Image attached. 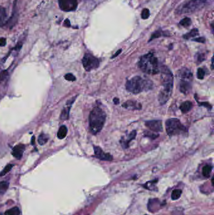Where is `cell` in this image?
Masks as SVG:
<instances>
[{
    "label": "cell",
    "instance_id": "1",
    "mask_svg": "<svg viewBox=\"0 0 214 215\" xmlns=\"http://www.w3.org/2000/svg\"><path fill=\"white\" fill-rule=\"evenodd\" d=\"M161 82L162 88L158 95V101L163 105L169 100L173 87V76L166 66L161 69Z\"/></svg>",
    "mask_w": 214,
    "mask_h": 215
},
{
    "label": "cell",
    "instance_id": "2",
    "mask_svg": "<svg viewBox=\"0 0 214 215\" xmlns=\"http://www.w3.org/2000/svg\"><path fill=\"white\" fill-rule=\"evenodd\" d=\"M106 115L100 107H95L89 115V127L92 134H98L104 125Z\"/></svg>",
    "mask_w": 214,
    "mask_h": 215
},
{
    "label": "cell",
    "instance_id": "3",
    "mask_svg": "<svg viewBox=\"0 0 214 215\" xmlns=\"http://www.w3.org/2000/svg\"><path fill=\"white\" fill-rule=\"evenodd\" d=\"M126 88L127 91L138 94L151 90L153 88V83L150 79H143L140 76H135L127 81Z\"/></svg>",
    "mask_w": 214,
    "mask_h": 215
},
{
    "label": "cell",
    "instance_id": "4",
    "mask_svg": "<svg viewBox=\"0 0 214 215\" xmlns=\"http://www.w3.org/2000/svg\"><path fill=\"white\" fill-rule=\"evenodd\" d=\"M141 71L150 75H154L159 72L158 58L153 53H148L141 57L138 62Z\"/></svg>",
    "mask_w": 214,
    "mask_h": 215
},
{
    "label": "cell",
    "instance_id": "5",
    "mask_svg": "<svg viewBox=\"0 0 214 215\" xmlns=\"http://www.w3.org/2000/svg\"><path fill=\"white\" fill-rule=\"evenodd\" d=\"M165 127L167 134L169 136L184 135L188 132L186 128L183 125L180 121L177 118H170L167 120Z\"/></svg>",
    "mask_w": 214,
    "mask_h": 215
},
{
    "label": "cell",
    "instance_id": "6",
    "mask_svg": "<svg viewBox=\"0 0 214 215\" xmlns=\"http://www.w3.org/2000/svg\"><path fill=\"white\" fill-rule=\"evenodd\" d=\"M82 65L86 71H91L99 66L98 58L90 54H85L82 58Z\"/></svg>",
    "mask_w": 214,
    "mask_h": 215
},
{
    "label": "cell",
    "instance_id": "7",
    "mask_svg": "<svg viewBox=\"0 0 214 215\" xmlns=\"http://www.w3.org/2000/svg\"><path fill=\"white\" fill-rule=\"evenodd\" d=\"M58 5L60 8L64 11H75L77 8V0H58Z\"/></svg>",
    "mask_w": 214,
    "mask_h": 215
},
{
    "label": "cell",
    "instance_id": "8",
    "mask_svg": "<svg viewBox=\"0 0 214 215\" xmlns=\"http://www.w3.org/2000/svg\"><path fill=\"white\" fill-rule=\"evenodd\" d=\"M207 1V0H191L187 4L184 5V8L182 9L183 12L193 11L199 8L200 6H204Z\"/></svg>",
    "mask_w": 214,
    "mask_h": 215
},
{
    "label": "cell",
    "instance_id": "9",
    "mask_svg": "<svg viewBox=\"0 0 214 215\" xmlns=\"http://www.w3.org/2000/svg\"><path fill=\"white\" fill-rule=\"evenodd\" d=\"M94 150L95 153V157L97 159L105 161H111L112 160V156L109 153L104 152L99 147H94Z\"/></svg>",
    "mask_w": 214,
    "mask_h": 215
},
{
    "label": "cell",
    "instance_id": "10",
    "mask_svg": "<svg viewBox=\"0 0 214 215\" xmlns=\"http://www.w3.org/2000/svg\"><path fill=\"white\" fill-rule=\"evenodd\" d=\"M145 125L154 132H161L163 131V125L161 120H151L145 123Z\"/></svg>",
    "mask_w": 214,
    "mask_h": 215
},
{
    "label": "cell",
    "instance_id": "11",
    "mask_svg": "<svg viewBox=\"0 0 214 215\" xmlns=\"http://www.w3.org/2000/svg\"><path fill=\"white\" fill-rule=\"evenodd\" d=\"M179 88H180V91L181 93L185 94V95L188 94L192 89L191 80L180 79Z\"/></svg>",
    "mask_w": 214,
    "mask_h": 215
},
{
    "label": "cell",
    "instance_id": "12",
    "mask_svg": "<svg viewBox=\"0 0 214 215\" xmlns=\"http://www.w3.org/2000/svg\"><path fill=\"white\" fill-rule=\"evenodd\" d=\"M25 150V146L22 144L18 145L15 146L12 151V155L14 157L17 159H20L22 156L23 152Z\"/></svg>",
    "mask_w": 214,
    "mask_h": 215
},
{
    "label": "cell",
    "instance_id": "13",
    "mask_svg": "<svg viewBox=\"0 0 214 215\" xmlns=\"http://www.w3.org/2000/svg\"><path fill=\"white\" fill-rule=\"evenodd\" d=\"M178 76L180 77V79H188L191 80L192 78V73L189 69L186 67H183L179 71Z\"/></svg>",
    "mask_w": 214,
    "mask_h": 215
},
{
    "label": "cell",
    "instance_id": "14",
    "mask_svg": "<svg viewBox=\"0 0 214 215\" xmlns=\"http://www.w3.org/2000/svg\"><path fill=\"white\" fill-rule=\"evenodd\" d=\"M123 106L126 109H141V105L134 101H127L125 103L123 104Z\"/></svg>",
    "mask_w": 214,
    "mask_h": 215
},
{
    "label": "cell",
    "instance_id": "15",
    "mask_svg": "<svg viewBox=\"0 0 214 215\" xmlns=\"http://www.w3.org/2000/svg\"><path fill=\"white\" fill-rule=\"evenodd\" d=\"M8 22L6 11L5 8L0 6V26L6 25Z\"/></svg>",
    "mask_w": 214,
    "mask_h": 215
},
{
    "label": "cell",
    "instance_id": "16",
    "mask_svg": "<svg viewBox=\"0 0 214 215\" xmlns=\"http://www.w3.org/2000/svg\"><path fill=\"white\" fill-rule=\"evenodd\" d=\"M136 136V131L134 130L130 134L129 136H128V139L127 140L123 139L121 141V143L123 148H127L128 147H129L130 142L131 141V140L135 139Z\"/></svg>",
    "mask_w": 214,
    "mask_h": 215
},
{
    "label": "cell",
    "instance_id": "17",
    "mask_svg": "<svg viewBox=\"0 0 214 215\" xmlns=\"http://www.w3.org/2000/svg\"><path fill=\"white\" fill-rule=\"evenodd\" d=\"M192 107H193L192 103L191 102V101H185V102H184L180 105V109L182 113H186L189 111L191 110Z\"/></svg>",
    "mask_w": 214,
    "mask_h": 215
},
{
    "label": "cell",
    "instance_id": "18",
    "mask_svg": "<svg viewBox=\"0 0 214 215\" xmlns=\"http://www.w3.org/2000/svg\"><path fill=\"white\" fill-rule=\"evenodd\" d=\"M67 134V128L65 125H62L60 127L57 133V136L59 139L64 138Z\"/></svg>",
    "mask_w": 214,
    "mask_h": 215
},
{
    "label": "cell",
    "instance_id": "19",
    "mask_svg": "<svg viewBox=\"0 0 214 215\" xmlns=\"http://www.w3.org/2000/svg\"><path fill=\"white\" fill-rule=\"evenodd\" d=\"M48 135L45 134H41L38 136V142L40 145H44L48 140Z\"/></svg>",
    "mask_w": 214,
    "mask_h": 215
},
{
    "label": "cell",
    "instance_id": "20",
    "mask_svg": "<svg viewBox=\"0 0 214 215\" xmlns=\"http://www.w3.org/2000/svg\"><path fill=\"white\" fill-rule=\"evenodd\" d=\"M71 106H69L67 108H65L63 110H62L61 115H60V118L62 120H67L69 116V112L70 109H71Z\"/></svg>",
    "mask_w": 214,
    "mask_h": 215
},
{
    "label": "cell",
    "instance_id": "21",
    "mask_svg": "<svg viewBox=\"0 0 214 215\" xmlns=\"http://www.w3.org/2000/svg\"><path fill=\"white\" fill-rule=\"evenodd\" d=\"M212 170V167L210 165H207L204 167L203 170H202V174L204 176L206 177H208L211 175V173Z\"/></svg>",
    "mask_w": 214,
    "mask_h": 215
},
{
    "label": "cell",
    "instance_id": "22",
    "mask_svg": "<svg viewBox=\"0 0 214 215\" xmlns=\"http://www.w3.org/2000/svg\"><path fill=\"white\" fill-rule=\"evenodd\" d=\"M198 30L196 29H194L190 31L189 33L184 35V38L185 39H189L190 38L198 35Z\"/></svg>",
    "mask_w": 214,
    "mask_h": 215
},
{
    "label": "cell",
    "instance_id": "23",
    "mask_svg": "<svg viewBox=\"0 0 214 215\" xmlns=\"http://www.w3.org/2000/svg\"><path fill=\"white\" fill-rule=\"evenodd\" d=\"M19 214H20V211L17 207H14L5 212V215H19Z\"/></svg>",
    "mask_w": 214,
    "mask_h": 215
},
{
    "label": "cell",
    "instance_id": "24",
    "mask_svg": "<svg viewBox=\"0 0 214 215\" xmlns=\"http://www.w3.org/2000/svg\"><path fill=\"white\" fill-rule=\"evenodd\" d=\"M9 184L6 181H2L0 182V195L5 193L8 188Z\"/></svg>",
    "mask_w": 214,
    "mask_h": 215
},
{
    "label": "cell",
    "instance_id": "25",
    "mask_svg": "<svg viewBox=\"0 0 214 215\" xmlns=\"http://www.w3.org/2000/svg\"><path fill=\"white\" fill-rule=\"evenodd\" d=\"M182 193V191L180 189H175L173 191L172 193V200H177L180 198Z\"/></svg>",
    "mask_w": 214,
    "mask_h": 215
},
{
    "label": "cell",
    "instance_id": "26",
    "mask_svg": "<svg viewBox=\"0 0 214 215\" xmlns=\"http://www.w3.org/2000/svg\"><path fill=\"white\" fill-rule=\"evenodd\" d=\"M192 23V20L191 19L188 18V17H186V18H184L183 19H181V20L180 21V24L183 26H185V27H187V26H189L190 25H191Z\"/></svg>",
    "mask_w": 214,
    "mask_h": 215
},
{
    "label": "cell",
    "instance_id": "27",
    "mask_svg": "<svg viewBox=\"0 0 214 215\" xmlns=\"http://www.w3.org/2000/svg\"><path fill=\"white\" fill-rule=\"evenodd\" d=\"M13 167V164H8V165H7L5 168H4V169L1 172V173H0V176H3V175H6L7 173H8L11 170V169H12Z\"/></svg>",
    "mask_w": 214,
    "mask_h": 215
},
{
    "label": "cell",
    "instance_id": "28",
    "mask_svg": "<svg viewBox=\"0 0 214 215\" xmlns=\"http://www.w3.org/2000/svg\"><path fill=\"white\" fill-rule=\"evenodd\" d=\"M150 17V11L148 9L145 8L143 9L141 13V18L143 19H146L149 18Z\"/></svg>",
    "mask_w": 214,
    "mask_h": 215
},
{
    "label": "cell",
    "instance_id": "29",
    "mask_svg": "<svg viewBox=\"0 0 214 215\" xmlns=\"http://www.w3.org/2000/svg\"><path fill=\"white\" fill-rule=\"evenodd\" d=\"M205 71L203 69L199 68L197 70V77L199 79H203L205 76Z\"/></svg>",
    "mask_w": 214,
    "mask_h": 215
},
{
    "label": "cell",
    "instance_id": "30",
    "mask_svg": "<svg viewBox=\"0 0 214 215\" xmlns=\"http://www.w3.org/2000/svg\"><path fill=\"white\" fill-rule=\"evenodd\" d=\"M145 135L146 136H148L149 138H151L152 139L157 138V137H158V136H159L158 134H153V133H151L150 132H148V131H145Z\"/></svg>",
    "mask_w": 214,
    "mask_h": 215
},
{
    "label": "cell",
    "instance_id": "31",
    "mask_svg": "<svg viewBox=\"0 0 214 215\" xmlns=\"http://www.w3.org/2000/svg\"><path fill=\"white\" fill-rule=\"evenodd\" d=\"M65 79L69 81H75L76 80L75 77L72 74L69 73L65 76Z\"/></svg>",
    "mask_w": 214,
    "mask_h": 215
},
{
    "label": "cell",
    "instance_id": "32",
    "mask_svg": "<svg viewBox=\"0 0 214 215\" xmlns=\"http://www.w3.org/2000/svg\"><path fill=\"white\" fill-rule=\"evenodd\" d=\"M161 35V33L160 31H157V32H155L154 33H153L152 34V35H151L149 42H150V41H151L152 40H153V39H154V38H157L159 37Z\"/></svg>",
    "mask_w": 214,
    "mask_h": 215
},
{
    "label": "cell",
    "instance_id": "33",
    "mask_svg": "<svg viewBox=\"0 0 214 215\" xmlns=\"http://www.w3.org/2000/svg\"><path fill=\"white\" fill-rule=\"evenodd\" d=\"M198 104H199L200 106H205V107H206V108L209 109H211L212 108V105L211 104H210L209 103H208V102H200V103L198 102Z\"/></svg>",
    "mask_w": 214,
    "mask_h": 215
},
{
    "label": "cell",
    "instance_id": "34",
    "mask_svg": "<svg viewBox=\"0 0 214 215\" xmlns=\"http://www.w3.org/2000/svg\"><path fill=\"white\" fill-rule=\"evenodd\" d=\"M192 40L194 41V42H198V43H202V44H204V43L205 42V38L203 37H198V38H193Z\"/></svg>",
    "mask_w": 214,
    "mask_h": 215
},
{
    "label": "cell",
    "instance_id": "35",
    "mask_svg": "<svg viewBox=\"0 0 214 215\" xmlns=\"http://www.w3.org/2000/svg\"><path fill=\"white\" fill-rule=\"evenodd\" d=\"M8 75V72L6 71H3L1 73H0V80L3 81L6 78V76Z\"/></svg>",
    "mask_w": 214,
    "mask_h": 215
},
{
    "label": "cell",
    "instance_id": "36",
    "mask_svg": "<svg viewBox=\"0 0 214 215\" xmlns=\"http://www.w3.org/2000/svg\"><path fill=\"white\" fill-rule=\"evenodd\" d=\"M6 44V40L5 38H0V47H4Z\"/></svg>",
    "mask_w": 214,
    "mask_h": 215
},
{
    "label": "cell",
    "instance_id": "37",
    "mask_svg": "<svg viewBox=\"0 0 214 215\" xmlns=\"http://www.w3.org/2000/svg\"><path fill=\"white\" fill-rule=\"evenodd\" d=\"M121 51H122V50H121V49H119V50H118V51H117V52H116V54H115L114 55H113V56H112L111 58H115V57H116L117 56H118V55H119V54H120L121 53Z\"/></svg>",
    "mask_w": 214,
    "mask_h": 215
},
{
    "label": "cell",
    "instance_id": "38",
    "mask_svg": "<svg viewBox=\"0 0 214 215\" xmlns=\"http://www.w3.org/2000/svg\"><path fill=\"white\" fill-rule=\"evenodd\" d=\"M64 25L65 26H67V27H70V26H71V23H70V21L68 19H67L65 21V22H64Z\"/></svg>",
    "mask_w": 214,
    "mask_h": 215
},
{
    "label": "cell",
    "instance_id": "39",
    "mask_svg": "<svg viewBox=\"0 0 214 215\" xmlns=\"http://www.w3.org/2000/svg\"><path fill=\"white\" fill-rule=\"evenodd\" d=\"M113 102L115 104H118L119 103V99L118 98V97H115L113 99Z\"/></svg>",
    "mask_w": 214,
    "mask_h": 215
},
{
    "label": "cell",
    "instance_id": "40",
    "mask_svg": "<svg viewBox=\"0 0 214 215\" xmlns=\"http://www.w3.org/2000/svg\"><path fill=\"white\" fill-rule=\"evenodd\" d=\"M32 144L34 145L35 144V136H33L32 139Z\"/></svg>",
    "mask_w": 214,
    "mask_h": 215
},
{
    "label": "cell",
    "instance_id": "41",
    "mask_svg": "<svg viewBox=\"0 0 214 215\" xmlns=\"http://www.w3.org/2000/svg\"><path fill=\"white\" fill-rule=\"evenodd\" d=\"M0 215H1V214H0Z\"/></svg>",
    "mask_w": 214,
    "mask_h": 215
},
{
    "label": "cell",
    "instance_id": "42",
    "mask_svg": "<svg viewBox=\"0 0 214 215\" xmlns=\"http://www.w3.org/2000/svg\"><path fill=\"white\" fill-rule=\"evenodd\" d=\"M146 215H147V214H146Z\"/></svg>",
    "mask_w": 214,
    "mask_h": 215
}]
</instances>
